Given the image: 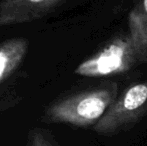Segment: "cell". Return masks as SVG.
<instances>
[{"label":"cell","mask_w":147,"mask_h":146,"mask_svg":"<svg viewBox=\"0 0 147 146\" xmlns=\"http://www.w3.org/2000/svg\"><path fill=\"white\" fill-rule=\"evenodd\" d=\"M118 96L114 82L53 102L45 109L42 121L77 127L94 126Z\"/></svg>","instance_id":"cell-1"},{"label":"cell","mask_w":147,"mask_h":146,"mask_svg":"<svg viewBox=\"0 0 147 146\" xmlns=\"http://www.w3.org/2000/svg\"><path fill=\"white\" fill-rule=\"evenodd\" d=\"M143 62H147L146 45L128 31L115 37L97 54L80 63L75 73L84 77L110 76L127 72Z\"/></svg>","instance_id":"cell-2"},{"label":"cell","mask_w":147,"mask_h":146,"mask_svg":"<svg viewBox=\"0 0 147 146\" xmlns=\"http://www.w3.org/2000/svg\"><path fill=\"white\" fill-rule=\"evenodd\" d=\"M146 111L147 81H144L129 86L117 96L93 128L99 134H116L135 124Z\"/></svg>","instance_id":"cell-3"},{"label":"cell","mask_w":147,"mask_h":146,"mask_svg":"<svg viewBox=\"0 0 147 146\" xmlns=\"http://www.w3.org/2000/svg\"><path fill=\"white\" fill-rule=\"evenodd\" d=\"M62 0H1L0 27L29 23L45 16Z\"/></svg>","instance_id":"cell-4"},{"label":"cell","mask_w":147,"mask_h":146,"mask_svg":"<svg viewBox=\"0 0 147 146\" xmlns=\"http://www.w3.org/2000/svg\"><path fill=\"white\" fill-rule=\"evenodd\" d=\"M29 42L24 37H15L0 44V82L5 80L21 64Z\"/></svg>","instance_id":"cell-5"},{"label":"cell","mask_w":147,"mask_h":146,"mask_svg":"<svg viewBox=\"0 0 147 146\" xmlns=\"http://www.w3.org/2000/svg\"><path fill=\"white\" fill-rule=\"evenodd\" d=\"M129 31L147 47V0H134V7L128 17Z\"/></svg>","instance_id":"cell-6"},{"label":"cell","mask_w":147,"mask_h":146,"mask_svg":"<svg viewBox=\"0 0 147 146\" xmlns=\"http://www.w3.org/2000/svg\"><path fill=\"white\" fill-rule=\"evenodd\" d=\"M26 146H60L50 130L41 127L31 128L27 133Z\"/></svg>","instance_id":"cell-7"}]
</instances>
